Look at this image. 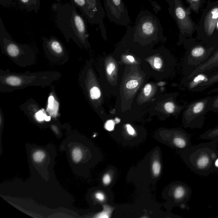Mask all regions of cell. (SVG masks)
Instances as JSON below:
<instances>
[{
    "label": "cell",
    "mask_w": 218,
    "mask_h": 218,
    "mask_svg": "<svg viewBox=\"0 0 218 218\" xmlns=\"http://www.w3.org/2000/svg\"><path fill=\"white\" fill-rule=\"evenodd\" d=\"M209 73L200 72L191 78L184 77L182 83L189 91L194 92L198 86L207 82Z\"/></svg>",
    "instance_id": "obj_9"
},
{
    "label": "cell",
    "mask_w": 218,
    "mask_h": 218,
    "mask_svg": "<svg viewBox=\"0 0 218 218\" xmlns=\"http://www.w3.org/2000/svg\"><path fill=\"white\" fill-rule=\"evenodd\" d=\"M139 83L136 80H130L126 84L127 88L129 89H135L138 86Z\"/></svg>",
    "instance_id": "obj_22"
},
{
    "label": "cell",
    "mask_w": 218,
    "mask_h": 218,
    "mask_svg": "<svg viewBox=\"0 0 218 218\" xmlns=\"http://www.w3.org/2000/svg\"><path fill=\"white\" fill-rule=\"evenodd\" d=\"M217 83H218V70L216 71L209 73L207 82L198 86L195 89L194 92H202Z\"/></svg>",
    "instance_id": "obj_11"
},
{
    "label": "cell",
    "mask_w": 218,
    "mask_h": 218,
    "mask_svg": "<svg viewBox=\"0 0 218 218\" xmlns=\"http://www.w3.org/2000/svg\"><path fill=\"white\" fill-rule=\"evenodd\" d=\"M72 156L74 162L75 163L79 162L82 158V150L79 148H75L72 150Z\"/></svg>",
    "instance_id": "obj_15"
},
{
    "label": "cell",
    "mask_w": 218,
    "mask_h": 218,
    "mask_svg": "<svg viewBox=\"0 0 218 218\" xmlns=\"http://www.w3.org/2000/svg\"><path fill=\"white\" fill-rule=\"evenodd\" d=\"M127 59H128L130 62H134V61H135V59H134V58L133 57V56H127Z\"/></svg>",
    "instance_id": "obj_35"
},
{
    "label": "cell",
    "mask_w": 218,
    "mask_h": 218,
    "mask_svg": "<svg viewBox=\"0 0 218 218\" xmlns=\"http://www.w3.org/2000/svg\"><path fill=\"white\" fill-rule=\"evenodd\" d=\"M45 154L42 151L38 150L35 152L32 155L33 160L37 163L41 162L44 159Z\"/></svg>",
    "instance_id": "obj_17"
},
{
    "label": "cell",
    "mask_w": 218,
    "mask_h": 218,
    "mask_svg": "<svg viewBox=\"0 0 218 218\" xmlns=\"http://www.w3.org/2000/svg\"><path fill=\"white\" fill-rule=\"evenodd\" d=\"M70 1L75 7L79 9L82 15L85 18L87 13L86 0H70Z\"/></svg>",
    "instance_id": "obj_13"
},
{
    "label": "cell",
    "mask_w": 218,
    "mask_h": 218,
    "mask_svg": "<svg viewBox=\"0 0 218 218\" xmlns=\"http://www.w3.org/2000/svg\"><path fill=\"white\" fill-rule=\"evenodd\" d=\"M193 1H198V0H193Z\"/></svg>",
    "instance_id": "obj_37"
},
{
    "label": "cell",
    "mask_w": 218,
    "mask_h": 218,
    "mask_svg": "<svg viewBox=\"0 0 218 218\" xmlns=\"http://www.w3.org/2000/svg\"><path fill=\"white\" fill-rule=\"evenodd\" d=\"M150 1L153 7V10L155 13L156 14H158L159 12L162 10L161 6L155 1H152L151 0H150Z\"/></svg>",
    "instance_id": "obj_24"
},
{
    "label": "cell",
    "mask_w": 218,
    "mask_h": 218,
    "mask_svg": "<svg viewBox=\"0 0 218 218\" xmlns=\"http://www.w3.org/2000/svg\"><path fill=\"white\" fill-rule=\"evenodd\" d=\"M15 0H0V4L4 7H8Z\"/></svg>",
    "instance_id": "obj_27"
},
{
    "label": "cell",
    "mask_w": 218,
    "mask_h": 218,
    "mask_svg": "<svg viewBox=\"0 0 218 218\" xmlns=\"http://www.w3.org/2000/svg\"><path fill=\"white\" fill-rule=\"evenodd\" d=\"M87 13L85 17L91 25H98L103 38L107 40V32L104 23L105 13L100 0H86Z\"/></svg>",
    "instance_id": "obj_7"
},
{
    "label": "cell",
    "mask_w": 218,
    "mask_h": 218,
    "mask_svg": "<svg viewBox=\"0 0 218 218\" xmlns=\"http://www.w3.org/2000/svg\"><path fill=\"white\" fill-rule=\"evenodd\" d=\"M218 70V48L203 64L198 67L193 73L186 78H189L200 72L210 73Z\"/></svg>",
    "instance_id": "obj_8"
},
{
    "label": "cell",
    "mask_w": 218,
    "mask_h": 218,
    "mask_svg": "<svg viewBox=\"0 0 218 218\" xmlns=\"http://www.w3.org/2000/svg\"><path fill=\"white\" fill-rule=\"evenodd\" d=\"M106 13L110 21L117 25L128 26L131 21L123 0H104Z\"/></svg>",
    "instance_id": "obj_6"
},
{
    "label": "cell",
    "mask_w": 218,
    "mask_h": 218,
    "mask_svg": "<svg viewBox=\"0 0 218 218\" xmlns=\"http://www.w3.org/2000/svg\"><path fill=\"white\" fill-rule=\"evenodd\" d=\"M116 69L115 64L113 62H109L107 66V72L109 75L113 74Z\"/></svg>",
    "instance_id": "obj_21"
},
{
    "label": "cell",
    "mask_w": 218,
    "mask_h": 218,
    "mask_svg": "<svg viewBox=\"0 0 218 218\" xmlns=\"http://www.w3.org/2000/svg\"><path fill=\"white\" fill-rule=\"evenodd\" d=\"M54 98L53 96H51L49 98V104L48 108L50 109L52 108L53 106Z\"/></svg>",
    "instance_id": "obj_32"
},
{
    "label": "cell",
    "mask_w": 218,
    "mask_h": 218,
    "mask_svg": "<svg viewBox=\"0 0 218 218\" xmlns=\"http://www.w3.org/2000/svg\"><path fill=\"white\" fill-rule=\"evenodd\" d=\"M132 31L134 41L141 45L155 44L166 39L160 20L148 10L139 12Z\"/></svg>",
    "instance_id": "obj_3"
},
{
    "label": "cell",
    "mask_w": 218,
    "mask_h": 218,
    "mask_svg": "<svg viewBox=\"0 0 218 218\" xmlns=\"http://www.w3.org/2000/svg\"><path fill=\"white\" fill-rule=\"evenodd\" d=\"M126 128L127 132L129 135H131V136H134L135 135L136 131H135L134 128L132 127V126L130 125L129 124H127L126 125Z\"/></svg>",
    "instance_id": "obj_29"
},
{
    "label": "cell",
    "mask_w": 218,
    "mask_h": 218,
    "mask_svg": "<svg viewBox=\"0 0 218 218\" xmlns=\"http://www.w3.org/2000/svg\"><path fill=\"white\" fill-rule=\"evenodd\" d=\"M51 9L55 14L56 25L68 39L72 38L86 44L88 37L87 26L84 17L70 3H55Z\"/></svg>",
    "instance_id": "obj_1"
},
{
    "label": "cell",
    "mask_w": 218,
    "mask_h": 218,
    "mask_svg": "<svg viewBox=\"0 0 218 218\" xmlns=\"http://www.w3.org/2000/svg\"><path fill=\"white\" fill-rule=\"evenodd\" d=\"M214 165H215V168H216V171L217 173L218 177V154L217 156V158H216V160L215 161Z\"/></svg>",
    "instance_id": "obj_34"
},
{
    "label": "cell",
    "mask_w": 218,
    "mask_h": 218,
    "mask_svg": "<svg viewBox=\"0 0 218 218\" xmlns=\"http://www.w3.org/2000/svg\"><path fill=\"white\" fill-rule=\"evenodd\" d=\"M199 138L218 142V124L204 132L200 136Z\"/></svg>",
    "instance_id": "obj_12"
},
{
    "label": "cell",
    "mask_w": 218,
    "mask_h": 218,
    "mask_svg": "<svg viewBox=\"0 0 218 218\" xmlns=\"http://www.w3.org/2000/svg\"></svg>",
    "instance_id": "obj_38"
},
{
    "label": "cell",
    "mask_w": 218,
    "mask_h": 218,
    "mask_svg": "<svg viewBox=\"0 0 218 218\" xmlns=\"http://www.w3.org/2000/svg\"><path fill=\"white\" fill-rule=\"evenodd\" d=\"M95 196H96V198L100 201H103L105 199L104 194L102 193H97L95 195Z\"/></svg>",
    "instance_id": "obj_31"
},
{
    "label": "cell",
    "mask_w": 218,
    "mask_h": 218,
    "mask_svg": "<svg viewBox=\"0 0 218 218\" xmlns=\"http://www.w3.org/2000/svg\"><path fill=\"white\" fill-rule=\"evenodd\" d=\"M46 115L42 111H39L36 114V119L39 121H42L45 119Z\"/></svg>",
    "instance_id": "obj_30"
},
{
    "label": "cell",
    "mask_w": 218,
    "mask_h": 218,
    "mask_svg": "<svg viewBox=\"0 0 218 218\" xmlns=\"http://www.w3.org/2000/svg\"><path fill=\"white\" fill-rule=\"evenodd\" d=\"M154 67L156 69H159L162 68V59L158 57H156L153 60Z\"/></svg>",
    "instance_id": "obj_23"
},
{
    "label": "cell",
    "mask_w": 218,
    "mask_h": 218,
    "mask_svg": "<svg viewBox=\"0 0 218 218\" xmlns=\"http://www.w3.org/2000/svg\"><path fill=\"white\" fill-rule=\"evenodd\" d=\"M47 43L53 51L57 53H62L63 51L62 46L60 43L56 39H51L49 41H47Z\"/></svg>",
    "instance_id": "obj_14"
},
{
    "label": "cell",
    "mask_w": 218,
    "mask_h": 218,
    "mask_svg": "<svg viewBox=\"0 0 218 218\" xmlns=\"http://www.w3.org/2000/svg\"><path fill=\"white\" fill-rule=\"evenodd\" d=\"M111 179L108 174H105L103 178V182L105 185H108L110 183Z\"/></svg>",
    "instance_id": "obj_28"
},
{
    "label": "cell",
    "mask_w": 218,
    "mask_h": 218,
    "mask_svg": "<svg viewBox=\"0 0 218 218\" xmlns=\"http://www.w3.org/2000/svg\"><path fill=\"white\" fill-rule=\"evenodd\" d=\"M161 166L160 163L158 161L154 162L152 165V170L154 175L155 177L159 176L161 172Z\"/></svg>",
    "instance_id": "obj_19"
},
{
    "label": "cell",
    "mask_w": 218,
    "mask_h": 218,
    "mask_svg": "<svg viewBox=\"0 0 218 218\" xmlns=\"http://www.w3.org/2000/svg\"><path fill=\"white\" fill-rule=\"evenodd\" d=\"M218 141L200 143L183 150L185 163L195 174L207 176L216 171L214 163L218 154Z\"/></svg>",
    "instance_id": "obj_2"
},
{
    "label": "cell",
    "mask_w": 218,
    "mask_h": 218,
    "mask_svg": "<svg viewBox=\"0 0 218 218\" xmlns=\"http://www.w3.org/2000/svg\"><path fill=\"white\" fill-rule=\"evenodd\" d=\"M18 4L27 12L34 11L37 13L40 10L41 0H17Z\"/></svg>",
    "instance_id": "obj_10"
},
{
    "label": "cell",
    "mask_w": 218,
    "mask_h": 218,
    "mask_svg": "<svg viewBox=\"0 0 218 218\" xmlns=\"http://www.w3.org/2000/svg\"><path fill=\"white\" fill-rule=\"evenodd\" d=\"M6 82L8 84L14 86H17L21 84V80L20 78L15 76H10L7 77Z\"/></svg>",
    "instance_id": "obj_16"
},
{
    "label": "cell",
    "mask_w": 218,
    "mask_h": 218,
    "mask_svg": "<svg viewBox=\"0 0 218 218\" xmlns=\"http://www.w3.org/2000/svg\"><path fill=\"white\" fill-rule=\"evenodd\" d=\"M152 90V86L150 84H147L145 85L144 89V94L145 96H148L150 95Z\"/></svg>",
    "instance_id": "obj_25"
},
{
    "label": "cell",
    "mask_w": 218,
    "mask_h": 218,
    "mask_svg": "<svg viewBox=\"0 0 218 218\" xmlns=\"http://www.w3.org/2000/svg\"><path fill=\"white\" fill-rule=\"evenodd\" d=\"M218 93V87L211 89L210 91H209L208 93H207V94H213V93Z\"/></svg>",
    "instance_id": "obj_33"
},
{
    "label": "cell",
    "mask_w": 218,
    "mask_h": 218,
    "mask_svg": "<svg viewBox=\"0 0 218 218\" xmlns=\"http://www.w3.org/2000/svg\"><path fill=\"white\" fill-rule=\"evenodd\" d=\"M90 97L92 99H97L100 97L101 93L99 88L96 86H94L90 89Z\"/></svg>",
    "instance_id": "obj_18"
},
{
    "label": "cell",
    "mask_w": 218,
    "mask_h": 218,
    "mask_svg": "<svg viewBox=\"0 0 218 218\" xmlns=\"http://www.w3.org/2000/svg\"><path fill=\"white\" fill-rule=\"evenodd\" d=\"M218 48L199 44L188 45L182 64L184 77H188L193 73L205 62Z\"/></svg>",
    "instance_id": "obj_5"
},
{
    "label": "cell",
    "mask_w": 218,
    "mask_h": 218,
    "mask_svg": "<svg viewBox=\"0 0 218 218\" xmlns=\"http://www.w3.org/2000/svg\"><path fill=\"white\" fill-rule=\"evenodd\" d=\"M45 120L46 121H49L50 120V116H46Z\"/></svg>",
    "instance_id": "obj_36"
},
{
    "label": "cell",
    "mask_w": 218,
    "mask_h": 218,
    "mask_svg": "<svg viewBox=\"0 0 218 218\" xmlns=\"http://www.w3.org/2000/svg\"><path fill=\"white\" fill-rule=\"evenodd\" d=\"M211 111L218 113V95L213 96Z\"/></svg>",
    "instance_id": "obj_20"
},
{
    "label": "cell",
    "mask_w": 218,
    "mask_h": 218,
    "mask_svg": "<svg viewBox=\"0 0 218 218\" xmlns=\"http://www.w3.org/2000/svg\"><path fill=\"white\" fill-rule=\"evenodd\" d=\"M213 96H207L190 102L183 111L184 127L191 129H202L205 115L211 111Z\"/></svg>",
    "instance_id": "obj_4"
},
{
    "label": "cell",
    "mask_w": 218,
    "mask_h": 218,
    "mask_svg": "<svg viewBox=\"0 0 218 218\" xmlns=\"http://www.w3.org/2000/svg\"><path fill=\"white\" fill-rule=\"evenodd\" d=\"M115 124L114 122L112 120H110L106 123L105 124V128L108 131H112L114 128Z\"/></svg>",
    "instance_id": "obj_26"
}]
</instances>
